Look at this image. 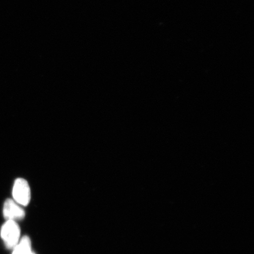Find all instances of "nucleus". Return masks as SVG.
<instances>
[{
	"instance_id": "obj_3",
	"label": "nucleus",
	"mask_w": 254,
	"mask_h": 254,
	"mask_svg": "<svg viewBox=\"0 0 254 254\" xmlns=\"http://www.w3.org/2000/svg\"><path fill=\"white\" fill-rule=\"evenodd\" d=\"M3 214L7 220L11 221L21 220L25 217L24 209L10 199L6 200L4 203Z\"/></svg>"
},
{
	"instance_id": "obj_2",
	"label": "nucleus",
	"mask_w": 254,
	"mask_h": 254,
	"mask_svg": "<svg viewBox=\"0 0 254 254\" xmlns=\"http://www.w3.org/2000/svg\"><path fill=\"white\" fill-rule=\"evenodd\" d=\"M12 196L15 202L23 206H27L30 201L31 190L26 180L18 179L15 180L12 189Z\"/></svg>"
},
{
	"instance_id": "obj_4",
	"label": "nucleus",
	"mask_w": 254,
	"mask_h": 254,
	"mask_svg": "<svg viewBox=\"0 0 254 254\" xmlns=\"http://www.w3.org/2000/svg\"><path fill=\"white\" fill-rule=\"evenodd\" d=\"M31 243L29 237L25 236L14 248L12 254H31Z\"/></svg>"
},
{
	"instance_id": "obj_5",
	"label": "nucleus",
	"mask_w": 254,
	"mask_h": 254,
	"mask_svg": "<svg viewBox=\"0 0 254 254\" xmlns=\"http://www.w3.org/2000/svg\"><path fill=\"white\" fill-rule=\"evenodd\" d=\"M31 254H35L34 253L32 252Z\"/></svg>"
},
{
	"instance_id": "obj_1",
	"label": "nucleus",
	"mask_w": 254,
	"mask_h": 254,
	"mask_svg": "<svg viewBox=\"0 0 254 254\" xmlns=\"http://www.w3.org/2000/svg\"><path fill=\"white\" fill-rule=\"evenodd\" d=\"M20 229L15 221L8 220L3 225L1 237L8 249H14L18 244Z\"/></svg>"
}]
</instances>
